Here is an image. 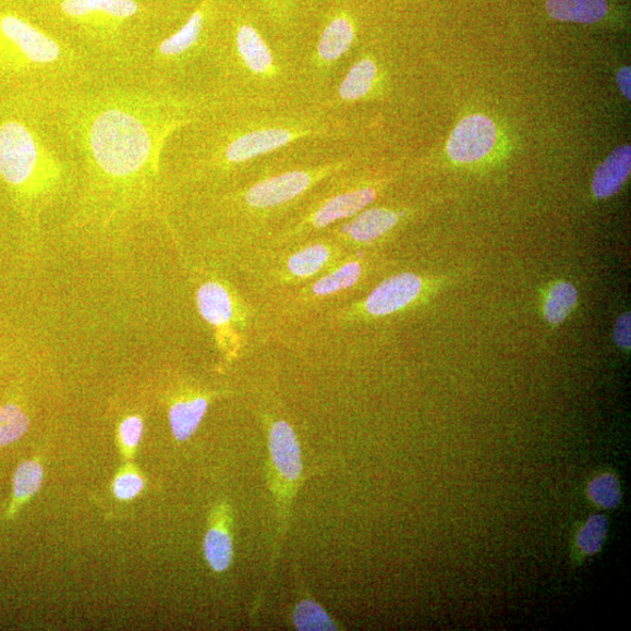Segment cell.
Here are the masks:
<instances>
[{
	"mask_svg": "<svg viewBox=\"0 0 631 631\" xmlns=\"http://www.w3.org/2000/svg\"><path fill=\"white\" fill-rule=\"evenodd\" d=\"M39 104L76 163L75 218L99 226L166 214L171 142L223 106L210 92L160 86L137 74L102 75Z\"/></svg>",
	"mask_w": 631,
	"mask_h": 631,
	"instance_id": "6da1fadb",
	"label": "cell"
},
{
	"mask_svg": "<svg viewBox=\"0 0 631 631\" xmlns=\"http://www.w3.org/2000/svg\"><path fill=\"white\" fill-rule=\"evenodd\" d=\"M348 114L314 105L287 108L220 106L178 134L168 169L173 202L228 190L253 178L264 160L303 142H357Z\"/></svg>",
	"mask_w": 631,
	"mask_h": 631,
	"instance_id": "7a4b0ae2",
	"label": "cell"
},
{
	"mask_svg": "<svg viewBox=\"0 0 631 631\" xmlns=\"http://www.w3.org/2000/svg\"><path fill=\"white\" fill-rule=\"evenodd\" d=\"M357 142L310 141L267 157L251 180L189 198L222 264L236 268L331 177L360 168ZM209 235V236H210Z\"/></svg>",
	"mask_w": 631,
	"mask_h": 631,
	"instance_id": "3957f363",
	"label": "cell"
},
{
	"mask_svg": "<svg viewBox=\"0 0 631 631\" xmlns=\"http://www.w3.org/2000/svg\"><path fill=\"white\" fill-rule=\"evenodd\" d=\"M231 14L219 28L208 90L231 107L313 105L304 85L301 48L267 32L250 9Z\"/></svg>",
	"mask_w": 631,
	"mask_h": 631,
	"instance_id": "277c9868",
	"label": "cell"
},
{
	"mask_svg": "<svg viewBox=\"0 0 631 631\" xmlns=\"http://www.w3.org/2000/svg\"><path fill=\"white\" fill-rule=\"evenodd\" d=\"M0 181L32 215L76 192L75 160L37 102L32 119L0 122Z\"/></svg>",
	"mask_w": 631,
	"mask_h": 631,
	"instance_id": "5b68a950",
	"label": "cell"
},
{
	"mask_svg": "<svg viewBox=\"0 0 631 631\" xmlns=\"http://www.w3.org/2000/svg\"><path fill=\"white\" fill-rule=\"evenodd\" d=\"M53 8L66 27L60 37L102 75L136 74L144 54L159 40L142 27L148 9L141 0H54Z\"/></svg>",
	"mask_w": 631,
	"mask_h": 631,
	"instance_id": "8992f818",
	"label": "cell"
},
{
	"mask_svg": "<svg viewBox=\"0 0 631 631\" xmlns=\"http://www.w3.org/2000/svg\"><path fill=\"white\" fill-rule=\"evenodd\" d=\"M0 74L26 81L36 102L53 100L102 76L69 41L15 13L0 14Z\"/></svg>",
	"mask_w": 631,
	"mask_h": 631,
	"instance_id": "52a82bcc",
	"label": "cell"
},
{
	"mask_svg": "<svg viewBox=\"0 0 631 631\" xmlns=\"http://www.w3.org/2000/svg\"><path fill=\"white\" fill-rule=\"evenodd\" d=\"M387 183L359 168L331 177L252 255L293 247L321 235L374 205Z\"/></svg>",
	"mask_w": 631,
	"mask_h": 631,
	"instance_id": "ba28073f",
	"label": "cell"
},
{
	"mask_svg": "<svg viewBox=\"0 0 631 631\" xmlns=\"http://www.w3.org/2000/svg\"><path fill=\"white\" fill-rule=\"evenodd\" d=\"M257 413L264 425L268 450V477L269 488L278 508V529L274 539L272 554L268 575L256 596L252 617L260 609L267 586L280 559L289 529V518L293 499L305 481L303 474L302 451L298 435L287 421L281 411V404L277 397L265 396L257 403Z\"/></svg>",
	"mask_w": 631,
	"mask_h": 631,
	"instance_id": "9c48e42d",
	"label": "cell"
},
{
	"mask_svg": "<svg viewBox=\"0 0 631 631\" xmlns=\"http://www.w3.org/2000/svg\"><path fill=\"white\" fill-rule=\"evenodd\" d=\"M349 254L330 236L321 234L293 247L256 253L236 270L254 293L274 298L314 281Z\"/></svg>",
	"mask_w": 631,
	"mask_h": 631,
	"instance_id": "30bf717a",
	"label": "cell"
},
{
	"mask_svg": "<svg viewBox=\"0 0 631 631\" xmlns=\"http://www.w3.org/2000/svg\"><path fill=\"white\" fill-rule=\"evenodd\" d=\"M196 290L199 315L213 329L215 342L226 363L241 357L257 325L258 312L218 270H206Z\"/></svg>",
	"mask_w": 631,
	"mask_h": 631,
	"instance_id": "8fae6325",
	"label": "cell"
},
{
	"mask_svg": "<svg viewBox=\"0 0 631 631\" xmlns=\"http://www.w3.org/2000/svg\"><path fill=\"white\" fill-rule=\"evenodd\" d=\"M439 282L424 275L402 271L386 278L365 298L345 304L329 315L332 326L350 328L406 313L425 303Z\"/></svg>",
	"mask_w": 631,
	"mask_h": 631,
	"instance_id": "7c38bea8",
	"label": "cell"
},
{
	"mask_svg": "<svg viewBox=\"0 0 631 631\" xmlns=\"http://www.w3.org/2000/svg\"><path fill=\"white\" fill-rule=\"evenodd\" d=\"M384 267L383 258L372 251L350 253L314 281L274 296L275 307L280 316L287 317L315 312L319 305L361 288Z\"/></svg>",
	"mask_w": 631,
	"mask_h": 631,
	"instance_id": "4fadbf2b",
	"label": "cell"
},
{
	"mask_svg": "<svg viewBox=\"0 0 631 631\" xmlns=\"http://www.w3.org/2000/svg\"><path fill=\"white\" fill-rule=\"evenodd\" d=\"M410 216L409 209L371 205L323 234L330 236L348 253L369 252L390 239Z\"/></svg>",
	"mask_w": 631,
	"mask_h": 631,
	"instance_id": "5bb4252c",
	"label": "cell"
},
{
	"mask_svg": "<svg viewBox=\"0 0 631 631\" xmlns=\"http://www.w3.org/2000/svg\"><path fill=\"white\" fill-rule=\"evenodd\" d=\"M233 396L229 390H206L185 386L169 399V423L173 438L185 442L198 430L210 406L217 399Z\"/></svg>",
	"mask_w": 631,
	"mask_h": 631,
	"instance_id": "9a60e30c",
	"label": "cell"
},
{
	"mask_svg": "<svg viewBox=\"0 0 631 631\" xmlns=\"http://www.w3.org/2000/svg\"><path fill=\"white\" fill-rule=\"evenodd\" d=\"M496 141L497 128L493 120L474 114L457 125L448 139L447 153L457 163L472 165L489 156Z\"/></svg>",
	"mask_w": 631,
	"mask_h": 631,
	"instance_id": "2e32d148",
	"label": "cell"
},
{
	"mask_svg": "<svg viewBox=\"0 0 631 631\" xmlns=\"http://www.w3.org/2000/svg\"><path fill=\"white\" fill-rule=\"evenodd\" d=\"M233 512L228 503H220L209 515L203 549L209 569L223 573L234 559Z\"/></svg>",
	"mask_w": 631,
	"mask_h": 631,
	"instance_id": "e0dca14e",
	"label": "cell"
},
{
	"mask_svg": "<svg viewBox=\"0 0 631 631\" xmlns=\"http://www.w3.org/2000/svg\"><path fill=\"white\" fill-rule=\"evenodd\" d=\"M630 171L631 147L630 145H622L597 167L592 183L595 197L607 199L615 196L626 184Z\"/></svg>",
	"mask_w": 631,
	"mask_h": 631,
	"instance_id": "ac0fdd59",
	"label": "cell"
},
{
	"mask_svg": "<svg viewBox=\"0 0 631 631\" xmlns=\"http://www.w3.org/2000/svg\"><path fill=\"white\" fill-rule=\"evenodd\" d=\"M549 17L559 22L597 24L607 19V0H546Z\"/></svg>",
	"mask_w": 631,
	"mask_h": 631,
	"instance_id": "d6986e66",
	"label": "cell"
},
{
	"mask_svg": "<svg viewBox=\"0 0 631 631\" xmlns=\"http://www.w3.org/2000/svg\"><path fill=\"white\" fill-rule=\"evenodd\" d=\"M44 468L39 460H27L15 469L12 499L7 511L8 520H13L21 509L34 498L43 487Z\"/></svg>",
	"mask_w": 631,
	"mask_h": 631,
	"instance_id": "ffe728a7",
	"label": "cell"
},
{
	"mask_svg": "<svg viewBox=\"0 0 631 631\" xmlns=\"http://www.w3.org/2000/svg\"><path fill=\"white\" fill-rule=\"evenodd\" d=\"M299 580L300 602L293 610V626L299 631H331L339 630L338 623L332 620L328 611L323 608L311 595L301 578Z\"/></svg>",
	"mask_w": 631,
	"mask_h": 631,
	"instance_id": "44dd1931",
	"label": "cell"
},
{
	"mask_svg": "<svg viewBox=\"0 0 631 631\" xmlns=\"http://www.w3.org/2000/svg\"><path fill=\"white\" fill-rule=\"evenodd\" d=\"M578 300V290L570 282L558 281L549 287L543 302V315L548 325H561L575 310Z\"/></svg>",
	"mask_w": 631,
	"mask_h": 631,
	"instance_id": "7402d4cb",
	"label": "cell"
},
{
	"mask_svg": "<svg viewBox=\"0 0 631 631\" xmlns=\"http://www.w3.org/2000/svg\"><path fill=\"white\" fill-rule=\"evenodd\" d=\"M29 428V417L17 402L0 406V448L20 441Z\"/></svg>",
	"mask_w": 631,
	"mask_h": 631,
	"instance_id": "603a6c76",
	"label": "cell"
},
{
	"mask_svg": "<svg viewBox=\"0 0 631 631\" xmlns=\"http://www.w3.org/2000/svg\"><path fill=\"white\" fill-rule=\"evenodd\" d=\"M608 531L606 517L594 514L582 527L577 537L578 546L586 555H595L600 551Z\"/></svg>",
	"mask_w": 631,
	"mask_h": 631,
	"instance_id": "cb8c5ba5",
	"label": "cell"
},
{
	"mask_svg": "<svg viewBox=\"0 0 631 631\" xmlns=\"http://www.w3.org/2000/svg\"><path fill=\"white\" fill-rule=\"evenodd\" d=\"M588 496L597 507L617 508L621 500L620 483L611 474L598 476L590 484Z\"/></svg>",
	"mask_w": 631,
	"mask_h": 631,
	"instance_id": "d4e9b609",
	"label": "cell"
},
{
	"mask_svg": "<svg viewBox=\"0 0 631 631\" xmlns=\"http://www.w3.org/2000/svg\"><path fill=\"white\" fill-rule=\"evenodd\" d=\"M144 485V480L137 469L128 464L112 483V493L120 500H133L143 492Z\"/></svg>",
	"mask_w": 631,
	"mask_h": 631,
	"instance_id": "484cf974",
	"label": "cell"
},
{
	"mask_svg": "<svg viewBox=\"0 0 631 631\" xmlns=\"http://www.w3.org/2000/svg\"><path fill=\"white\" fill-rule=\"evenodd\" d=\"M144 429L143 418L137 415H129L123 418L119 426V440L125 458H132L135 454Z\"/></svg>",
	"mask_w": 631,
	"mask_h": 631,
	"instance_id": "4316f807",
	"label": "cell"
},
{
	"mask_svg": "<svg viewBox=\"0 0 631 631\" xmlns=\"http://www.w3.org/2000/svg\"><path fill=\"white\" fill-rule=\"evenodd\" d=\"M612 338L615 344L626 351L631 348V316L630 313H623L615 321Z\"/></svg>",
	"mask_w": 631,
	"mask_h": 631,
	"instance_id": "83f0119b",
	"label": "cell"
},
{
	"mask_svg": "<svg viewBox=\"0 0 631 631\" xmlns=\"http://www.w3.org/2000/svg\"><path fill=\"white\" fill-rule=\"evenodd\" d=\"M617 83L621 93L627 97L628 100L631 99V70L630 68H623L619 71L617 75Z\"/></svg>",
	"mask_w": 631,
	"mask_h": 631,
	"instance_id": "f1b7e54d",
	"label": "cell"
}]
</instances>
